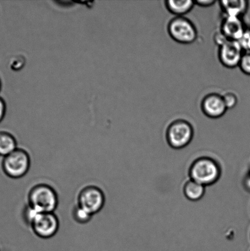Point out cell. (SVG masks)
I'll return each instance as SVG.
<instances>
[{
	"label": "cell",
	"mask_w": 250,
	"mask_h": 251,
	"mask_svg": "<svg viewBox=\"0 0 250 251\" xmlns=\"http://www.w3.org/2000/svg\"><path fill=\"white\" fill-rule=\"evenodd\" d=\"M17 141L9 132L0 131V156L5 157L17 149Z\"/></svg>",
	"instance_id": "cell-14"
},
{
	"label": "cell",
	"mask_w": 250,
	"mask_h": 251,
	"mask_svg": "<svg viewBox=\"0 0 250 251\" xmlns=\"http://www.w3.org/2000/svg\"><path fill=\"white\" fill-rule=\"evenodd\" d=\"M201 107L205 116L213 119L224 116L227 110L222 95L215 93L205 96Z\"/></svg>",
	"instance_id": "cell-9"
},
{
	"label": "cell",
	"mask_w": 250,
	"mask_h": 251,
	"mask_svg": "<svg viewBox=\"0 0 250 251\" xmlns=\"http://www.w3.org/2000/svg\"><path fill=\"white\" fill-rule=\"evenodd\" d=\"M219 3L225 17L242 18L249 7V1L247 0H223Z\"/></svg>",
	"instance_id": "cell-11"
},
{
	"label": "cell",
	"mask_w": 250,
	"mask_h": 251,
	"mask_svg": "<svg viewBox=\"0 0 250 251\" xmlns=\"http://www.w3.org/2000/svg\"><path fill=\"white\" fill-rule=\"evenodd\" d=\"M1 81H0V90H1Z\"/></svg>",
	"instance_id": "cell-22"
},
{
	"label": "cell",
	"mask_w": 250,
	"mask_h": 251,
	"mask_svg": "<svg viewBox=\"0 0 250 251\" xmlns=\"http://www.w3.org/2000/svg\"><path fill=\"white\" fill-rule=\"evenodd\" d=\"M167 28L169 35L178 43L190 44L197 39V28L187 17H175L169 22Z\"/></svg>",
	"instance_id": "cell-5"
},
{
	"label": "cell",
	"mask_w": 250,
	"mask_h": 251,
	"mask_svg": "<svg viewBox=\"0 0 250 251\" xmlns=\"http://www.w3.org/2000/svg\"><path fill=\"white\" fill-rule=\"evenodd\" d=\"M195 1V5L203 7H208L213 6L216 1L214 0H196Z\"/></svg>",
	"instance_id": "cell-20"
},
{
	"label": "cell",
	"mask_w": 250,
	"mask_h": 251,
	"mask_svg": "<svg viewBox=\"0 0 250 251\" xmlns=\"http://www.w3.org/2000/svg\"><path fill=\"white\" fill-rule=\"evenodd\" d=\"M227 109H233L238 103V98L234 93L228 92L222 95Z\"/></svg>",
	"instance_id": "cell-17"
},
{
	"label": "cell",
	"mask_w": 250,
	"mask_h": 251,
	"mask_svg": "<svg viewBox=\"0 0 250 251\" xmlns=\"http://www.w3.org/2000/svg\"><path fill=\"white\" fill-rule=\"evenodd\" d=\"M189 174L191 179L206 186L219 180L221 176V169L214 159L202 157L193 162Z\"/></svg>",
	"instance_id": "cell-2"
},
{
	"label": "cell",
	"mask_w": 250,
	"mask_h": 251,
	"mask_svg": "<svg viewBox=\"0 0 250 251\" xmlns=\"http://www.w3.org/2000/svg\"><path fill=\"white\" fill-rule=\"evenodd\" d=\"M247 28L242 18L236 17H225L220 26V31L229 41H239Z\"/></svg>",
	"instance_id": "cell-10"
},
{
	"label": "cell",
	"mask_w": 250,
	"mask_h": 251,
	"mask_svg": "<svg viewBox=\"0 0 250 251\" xmlns=\"http://www.w3.org/2000/svg\"><path fill=\"white\" fill-rule=\"evenodd\" d=\"M194 130L187 120L178 119L171 123L166 129V138L168 144L175 149H182L192 142Z\"/></svg>",
	"instance_id": "cell-4"
},
{
	"label": "cell",
	"mask_w": 250,
	"mask_h": 251,
	"mask_svg": "<svg viewBox=\"0 0 250 251\" xmlns=\"http://www.w3.org/2000/svg\"><path fill=\"white\" fill-rule=\"evenodd\" d=\"M28 204L40 213H54L58 205V196L48 184H36L29 190Z\"/></svg>",
	"instance_id": "cell-1"
},
{
	"label": "cell",
	"mask_w": 250,
	"mask_h": 251,
	"mask_svg": "<svg viewBox=\"0 0 250 251\" xmlns=\"http://www.w3.org/2000/svg\"><path fill=\"white\" fill-rule=\"evenodd\" d=\"M183 194L190 201H197L203 198L205 194V186L190 179L183 186Z\"/></svg>",
	"instance_id": "cell-13"
},
{
	"label": "cell",
	"mask_w": 250,
	"mask_h": 251,
	"mask_svg": "<svg viewBox=\"0 0 250 251\" xmlns=\"http://www.w3.org/2000/svg\"><path fill=\"white\" fill-rule=\"evenodd\" d=\"M39 213H40V212L36 210L35 209L32 208L28 204L24 207L23 211V217L24 222H25L27 225H29L31 227V224L33 223L34 219L39 215Z\"/></svg>",
	"instance_id": "cell-16"
},
{
	"label": "cell",
	"mask_w": 250,
	"mask_h": 251,
	"mask_svg": "<svg viewBox=\"0 0 250 251\" xmlns=\"http://www.w3.org/2000/svg\"><path fill=\"white\" fill-rule=\"evenodd\" d=\"M6 112V104L3 99L0 97V123L4 119Z\"/></svg>",
	"instance_id": "cell-21"
},
{
	"label": "cell",
	"mask_w": 250,
	"mask_h": 251,
	"mask_svg": "<svg viewBox=\"0 0 250 251\" xmlns=\"http://www.w3.org/2000/svg\"><path fill=\"white\" fill-rule=\"evenodd\" d=\"M72 215L73 220L80 225H85L89 223L93 216L92 214L78 205L73 208Z\"/></svg>",
	"instance_id": "cell-15"
},
{
	"label": "cell",
	"mask_w": 250,
	"mask_h": 251,
	"mask_svg": "<svg viewBox=\"0 0 250 251\" xmlns=\"http://www.w3.org/2000/svg\"><path fill=\"white\" fill-rule=\"evenodd\" d=\"M239 42L245 51H250V29L247 28L243 36Z\"/></svg>",
	"instance_id": "cell-19"
},
{
	"label": "cell",
	"mask_w": 250,
	"mask_h": 251,
	"mask_svg": "<svg viewBox=\"0 0 250 251\" xmlns=\"http://www.w3.org/2000/svg\"><path fill=\"white\" fill-rule=\"evenodd\" d=\"M239 67L245 75H250V51H244Z\"/></svg>",
	"instance_id": "cell-18"
},
{
	"label": "cell",
	"mask_w": 250,
	"mask_h": 251,
	"mask_svg": "<svg viewBox=\"0 0 250 251\" xmlns=\"http://www.w3.org/2000/svg\"><path fill=\"white\" fill-rule=\"evenodd\" d=\"M165 2L166 8L176 17H184L195 5L193 0H168Z\"/></svg>",
	"instance_id": "cell-12"
},
{
	"label": "cell",
	"mask_w": 250,
	"mask_h": 251,
	"mask_svg": "<svg viewBox=\"0 0 250 251\" xmlns=\"http://www.w3.org/2000/svg\"><path fill=\"white\" fill-rule=\"evenodd\" d=\"M105 197L101 189L94 185L84 187L78 195L77 205L88 212L95 215L105 205Z\"/></svg>",
	"instance_id": "cell-6"
},
{
	"label": "cell",
	"mask_w": 250,
	"mask_h": 251,
	"mask_svg": "<svg viewBox=\"0 0 250 251\" xmlns=\"http://www.w3.org/2000/svg\"><path fill=\"white\" fill-rule=\"evenodd\" d=\"M31 228L38 237L49 239L57 233L60 228V221L54 213H40L34 219Z\"/></svg>",
	"instance_id": "cell-7"
},
{
	"label": "cell",
	"mask_w": 250,
	"mask_h": 251,
	"mask_svg": "<svg viewBox=\"0 0 250 251\" xmlns=\"http://www.w3.org/2000/svg\"><path fill=\"white\" fill-rule=\"evenodd\" d=\"M31 160L28 152L17 149L3 157L1 167L7 176L12 179L21 178L25 176L30 168Z\"/></svg>",
	"instance_id": "cell-3"
},
{
	"label": "cell",
	"mask_w": 250,
	"mask_h": 251,
	"mask_svg": "<svg viewBox=\"0 0 250 251\" xmlns=\"http://www.w3.org/2000/svg\"><path fill=\"white\" fill-rule=\"evenodd\" d=\"M244 52L239 41H227L219 47V60L227 68L238 67Z\"/></svg>",
	"instance_id": "cell-8"
}]
</instances>
